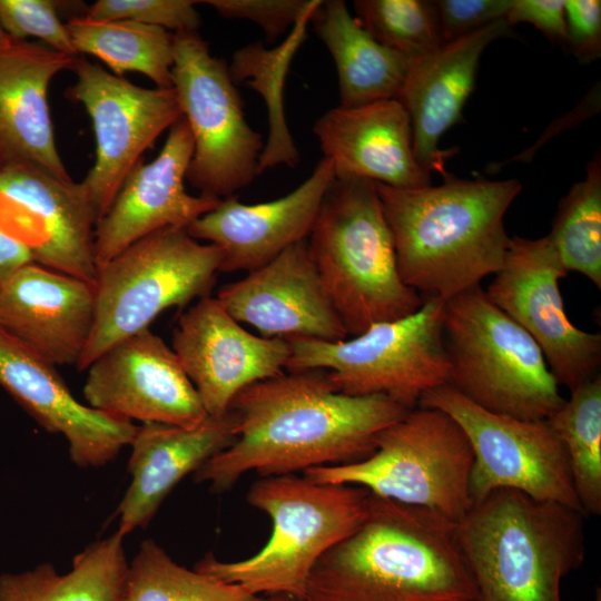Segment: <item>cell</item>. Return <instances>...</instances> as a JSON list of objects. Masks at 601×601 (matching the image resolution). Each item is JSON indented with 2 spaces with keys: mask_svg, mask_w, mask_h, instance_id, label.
Instances as JSON below:
<instances>
[{
  "mask_svg": "<svg viewBox=\"0 0 601 601\" xmlns=\"http://www.w3.org/2000/svg\"><path fill=\"white\" fill-rule=\"evenodd\" d=\"M237 439L195 472L213 491L244 474H296L372 454L378 435L410 410L385 395L339 393L325 371L282 373L240 391L229 405Z\"/></svg>",
  "mask_w": 601,
  "mask_h": 601,
  "instance_id": "6da1fadb",
  "label": "cell"
},
{
  "mask_svg": "<svg viewBox=\"0 0 601 601\" xmlns=\"http://www.w3.org/2000/svg\"><path fill=\"white\" fill-rule=\"evenodd\" d=\"M456 523L370 495L362 524L313 568L304 601H476Z\"/></svg>",
  "mask_w": 601,
  "mask_h": 601,
  "instance_id": "7a4b0ae2",
  "label": "cell"
},
{
  "mask_svg": "<svg viewBox=\"0 0 601 601\" xmlns=\"http://www.w3.org/2000/svg\"><path fill=\"white\" fill-rule=\"evenodd\" d=\"M443 177L439 186L376 189L402 280L423 298L447 300L502 268L511 239L504 215L522 185Z\"/></svg>",
  "mask_w": 601,
  "mask_h": 601,
  "instance_id": "3957f363",
  "label": "cell"
},
{
  "mask_svg": "<svg viewBox=\"0 0 601 601\" xmlns=\"http://www.w3.org/2000/svg\"><path fill=\"white\" fill-rule=\"evenodd\" d=\"M584 514L497 490L456 523L476 601H561V582L585 558Z\"/></svg>",
  "mask_w": 601,
  "mask_h": 601,
  "instance_id": "277c9868",
  "label": "cell"
},
{
  "mask_svg": "<svg viewBox=\"0 0 601 601\" xmlns=\"http://www.w3.org/2000/svg\"><path fill=\"white\" fill-rule=\"evenodd\" d=\"M307 245L348 335L403 318L422 305L423 297L400 276L376 183L335 176Z\"/></svg>",
  "mask_w": 601,
  "mask_h": 601,
  "instance_id": "5b68a950",
  "label": "cell"
},
{
  "mask_svg": "<svg viewBox=\"0 0 601 601\" xmlns=\"http://www.w3.org/2000/svg\"><path fill=\"white\" fill-rule=\"evenodd\" d=\"M370 495L359 486L319 483L305 475L262 477L252 484L246 500L272 521L266 544L238 561H220L209 552L195 570L253 594L304 599L317 561L365 520Z\"/></svg>",
  "mask_w": 601,
  "mask_h": 601,
  "instance_id": "8992f818",
  "label": "cell"
},
{
  "mask_svg": "<svg viewBox=\"0 0 601 601\" xmlns=\"http://www.w3.org/2000/svg\"><path fill=\"white\" fill-rule=\"evenodd\" d=\"M443 335L450 364L445 385L475 405L542 421L564 403L538 344L481 286L445 300Z\"/></svg>",
  "mask_w": 601,
  "mask_h": 601,
  "instance_id": "52a82bcc",
  "label": "cell"
},
{
  "mask_svg": "<svg viewBox=\"0 0 601 601\" xmlns=\"http://www.w3.org/2000/svg\"><path fill=\"white\" fill-rule=\"evenodd\" d=\"M473 461L466 434L450 415L416 406L378 435L374 452L365 459L313 467L303 475L319 483L359 486L459 523L472 508Z\"/></svg>",
  "mask_w": 601,
  "mask_h": 601,
  "instance_id": "ba28073f",
  "label": "cell"
},
{
  "mask_svg": "<svg viewBox=\"0 0 601 601\" xmlns=\"http://www.w3.org/2000/svg\"><path fill=\"white\" fill-rule=\"evenodd\" d=\"M221 257L217 246L199 243L186 228L167 227L98 266L95 324L77 370L86 371L109 347L149 328L161 312L209 296Z\"/></svg>",
  "mask_w": 601,
  "mask_h": 601,
  "instance_id": "9c48e42d",
  "label": "cell"
},
{
  "mask_svg": "<svg viewBox=\"0 0 601 601\" xmlns=\"http://www.w3.org/2000/svg\"><path fill=\"white\" fill-rule=\"evenodd\" d=\"M444 305L439 297H425L414 313L374 324L351 339L287 337L286 370H322L339 393L385 395L412 410L425 392L447 382Z\"/></svg>",
  "mask_w": 601,
  "mask_h": 601,
  "instance_id": "30bf717a",
  "label": "cell"
},
{
  "mask_svg": "<svg viewBox=\"0 0 601 601\" xmlns=\"http://www.w3.org/2000/svg\"><path fill=\"white\" fill-rule=\"evenodd\" d=\"M171 78L194 139L186 180L204 196L236 195L259 175L265 144L245 118L228 65L197 31L176 32Z\"/></svg>",
  "mask_w": 601,
  "mask_h": 601,
  "instance_id": "8fae6325",
  "label": "cell"
},
{
  "mask_svg": "<svg viewBox=\"0 0 601 601\" xmlns=\"http://www.w3.org/2000/svg\"><path fill=\"white\" fill-rule=\"evenodd\" d=\"M417 406L446 413L466 434L474 454L472 505L508 489L582 512L564 445L546 420L525 421L489 412L447 385L425 392Z\"/></svg>",
  "mask_w": 601,
  "mask_h": 601,
  "instance_id": "7c38bea8",
  "label": "cell"
},
{
  "mask_svg": "<svg viewBox=\"0 0 601 601\" xmlns=\"http://www.w3.org/2000/svg\"><path fill=\"white\" fill-rule=\"evenodd\" d=\"M566 275L548 235L513 236L485 293L534 339L559 386L572 391L600 375L601 335L570 322L559 288Z\"/></svg>",
  "mask_w": 601,
  "mask_h": 601,
  "instance_id": "4fadbf2b",
  "label": "cell"
},
{
  "mask_svg": "<svg viewBox=\"0 0 601 601\" xmlns=\"http://www.w3.org/2000/svg\"><path fill=\"white\" fill-rule=\"evenodd\" d=\"M71 70L77 78L68 96L86 108L96 138V159L81 184L99 221L142 154L183 111L174 88L136 86L86 58L77 57Z\"/></svg>",
  "mask_w": 601,
  "mask_h": 601,
  "instance_id": "5bb4252c",
  "label": "cell"
},
{
  "mask_svg": "<svg viewBox=\"0 0 601 601\" xmlns=\"http://www.w3.org/2000/svg\"><path fill=\"white\" fill-rule=\"evenodd\" d=\"M86 371L89 406L117 418L191 427L208 416L173 348L149 328L116 343Z\"/></svg>",
  "mask_w": 601,
  "mask_h": 601,
  "instance_id": "9a60e30c",
  "label": "cell"
},
{
  "mask_svg": "<svg viewBox=\"0 0 601 601\" xmlns=\"http://www.w3.org/2000/svg\"><path fill=\"white\" fill-rule=\"evenodd\" d=\"M171 348L208 415L225 413L247 386L284 373L290 356L285 338L249 333L210 296L180 314Z\"/></svg>",
  "mask_w": 601,
  "mask_h": 601,
  "instance_id": "2e32d148",
  "label": "cell"
},
{
  "mask_svg": "<svg viewBox=\"0 0 601 601\" xmlns=\"http://www.w3.org/2000/svg\"><path fill=\"white\" fill-rule=\"evenodd\" d=\"M193 152V135L183 117L169 129L157 157L150 162L141 159L131 169L96 225L97 267L157 230L167 227L187 229L218 205L220 199L194 196L185 188Z\"/></svg>",
  "mask_w": 601,
  "mask_h": 601,
  "instance_id": "e0dca14e",
  "label": "cell"
},
{
  "mask_svg": "<svg viewBox=\"0 0 601 601\" xmlns=\"http://www.w3.org/2000/svg\"><path fill=\"white\" fill-rule=\"evenodd\" d=\"M238 322L260 336L326 342L348 334L323 285L307 239L298 242L244 278L224 285L216 297Z\"/></svg>",
  "mask_w": 601,
  "mask_h": 601,
  "instance_id": "ac0fdd59",
  "label": "cell"
},
{
  "mask_svg": "<svg viewBox=\"0 0 601 601\" xmlns=\"http://www.w3.org/2000/svg\"><path fill=\"white\" fill-rule=\"evenodd\" d=\"M334 178L332 161L323 157L311 176L287 195L256 204H243L237 195L220 199L187 231L221 250L219 273H249L308 238Z\"/></svg>",
  "mask_w": 601,
  "mask_h": 601,
  "instance_id": "d6986e66",
  "label": "cell"
},
{
  "mask_svg": "<svg viewBox=\"0 0 601 601\" xmlns=\"http://www.w3.org/2000/svg\"><path fill=\"white\" fill-rule=\"evenodd\" d=\"M0 385L49 433L62 435L71 461L101 466L130 445L138 426L81 404L63 378L0 328Z\"/></svg>",
  "mask_w": 601,
  "mask_h": 601,
  "instance_id": "ffe728a7",
  "label": "cell"
},
{
  "mask_svg": "<svg viewBox=\"0 0 601 601\" xmlns=\"http://www.w3.org/2000/svg\"><path fill=\"white\" fill-rule=\"evenodd\" d=\"M95 313L93 284L35 262L0 285V328L53 366L78 364Z\"/></svg>",
  "mask_w": 601,
  "mask_h": 601,
  "instance_id": "44dd1931",
  "label": "cell"
},
{
  "mask_svg": "<svg viewBox=\"0 0 601 601\" xmlns=\"http://www.w3.org/2000/svg\"><path fill=\"white\" fill-rule=\"evenodd\" d=\"M0 195L31 217L35 263L93 284L98 215L81 181L29 164H2Z\"/></svg>",
  "mask_w": 601,
  "mask_h": 601,
  "instance_id": "7402d4cb",
  "label": "cell"
},
{
  "mask_svg": "<svg viewBox=\"0 0 601 601\" xmlns=\"http://www.w3.org/2000/svg\"><path fill=\"white\" fill-rule=\"evenodd\" d=\"M509 31V23L501 19L411 60L396 100L411 121L415 158L428 173L439 171L445 176L449 154L440 148V140L462 120V110L474 89L485 48Z\"/></svg>",
  "mask_w": 601,
  "mask_h": 601,
  "instance_id": "603a6c76",
  "label": "cell"
},
{
  "mask_svg": "<svg viewBox=\"0 0 601 601\" xmlns=\"http://www.w3.org/2000/svg\"><path fill=\"white\" fill-rule=\"evenodd\" d=\"M335 176H355L394 188L431 185L416 160L408 115L396 99L327 110L313 127Z\"/></svg>",
  "mask_w": 601,
  "mask_h": 601,
  "instance_id": "cb8c5ba5",
  "label": "cell"
},
{
  "mask_svg": "<svg viewBox=\"0 0 601 601\" xmlns=\"http://www.w3.org/2000/svg\"><path fill=\"white\" fill-rule=\"evenodd\" d=\"M77 57L42 42L9 38L0 45V157L3 164H29L59 179L71 180L55 141L48 89L57 73L72 68Z\"/></svg>",
  "mask_w": 601,
  "mask_h": 601,
  "instance_id": "d4e9b609",
  "label": "cell"
},
{
  "mask_svg": "<svg viewBox=\"0 0 601 601\" xmlns=\"http://www.w3.org/2000/svg\"><path fill=\"white\" fill-rule=\"evenodd\" d=\"M237 439V418L228 408L208 415L201 423L183 427L144 423L130 443L128 471L131 483L119 506V532L122 536L148 525L170 491L189 473Z\"/></svg>",
  "mask_w": 601,
  "mask_h": 601,
  "instance_id": "484cf974",
  "label": "cell"
},
{
  "mask_svg": "<svg viewBox=\"0 0 601 601\" xmlns=\"http://www.w3.org/2000/svg\"><path fill=\"white\" fill-rule=\"evenodd\" d=\"M338 77L342 107L396 99L411 60L375 40L343 0L321 1L312 20Z\"/></svg>",
  "mask_w": 601,
  "mask_h": 601,
  "instance_id": "4316f807",
  "label": "cell"
},
{
  "mask_svg": "<svg viewBox=\"0 0 601 601\" xmlns=\"http://www.w3.org/2000/svg\"><path fill=\"white\" fill-rule=\"evenodd\" d=\"M119 532L89 544L60 574L43 563L0 575V601H122L129 563Z\"/></svg>",
  "mask_w": 601,
  "mask_h": 601,
  "instance_id": "83f0119b",
  "label": "cell"
},
{
  "mask_svg": "<svg viewBox=\"0 0 601 601\" xmlns=\"http://www.w3.org/2000/svg\"><path fill=\"white\" fill-rule=\"evenodd\" d=\"M77 53L101 60L114 75L136 71L157 88H173L174 33L131 20L93 19L85 13L66 23Z\"/></svg>",
  "mask_w": 601,
  "mask_h": 601,
  "instance_id": "f1b7e54d",
  "label": "cell"
},
{
  "mask_svg": "<svg viewBox=\"0 0 601 601\" xmlns=\"http://www.w3.org/2000/svg\"><path fill=\"white\" fill-rule=\"evenodd\" d=\"M546 421L564 445L573 487L585 516L601 514V377L570 391Z\"/></svg>",
  "mask_w": 601,
  "mask_h": 601,
  "instance_id": "f546056e",
  "label": "cell"
},
{
  "mask_svg": "<svg viewBox=\"0 0 601 601\" xmlns=\"http://www.w3.org/2000/svg\"><path fill=\"white\" fill-rule=\"evenodd\" d=\"M122 601H270L237 584L178 564L155 541L129 563Z\"/></svg>",
  "mask_w": 601,
  "mask_h": 601,
  "instance_id": "4dcf8cb0",
  "label": "cell"
},
{
  "mask_svg": "<svg viewBox=\"0 0 601 601\" xmlns=\"http://www.w3.org/2000/svg\"><path fill=\"white\" fill-rule=\"evenodd\" d=\"M563 266L601 288V156L587 165L585 178L560 199L548 235Z\"/></svg>",
  "mask_w": 601,
  "mask_h": 601,
  "instance_id": "1f68e13d",
  "label": "cell"
},
{
  "mask_svg": "<svg viewBox=\"0 0 601 601\" xmlns=\"http://www.w3.org/2000/svg\"><path fill=\"white\" fill-rule=\"evenodd\" d=\"M354 9L357 21L375 40L410 60L444 43L433 1L356 0Z\"/></svg>",
  "mask_w": 601,
  "mask_h": 601,
  "instance_id": "d6a6232c",
  "label": "cell"
},
{
  "mask_svg": "<svg viewBox=\"0 0 601 601\" xmlns=\"http://www.w3.org/2000/svg\"><path fill=\"white\" fill-rule=\"evenodd\" d=\"M51 0H0V21L7 36L14 40L35 37L48 47L77 57L65 23Z\"/></svg>",
  "mask_w": 601,
  "mask_h": 601,
  "instance_id": "836d02e7",
  "label": "cell"
},
{
  "mask_svg": "<svg viewBox=\"0 0 601 601\" xmlns=\"http://www.w3.org/2000/svg\"><path fill=\"white\" fill-rule=\"evenodd\" d=\"M193 0H98L86 16L93 19L131 20L171 30L197 31L200 16Z\"/></svg>",
  "mask_w": 601,
  "mask_h": 601,
  "instance_id": "e575fe53",
  "label": "cell"
},
{
  "mask_svg": "<svg viewBox=\"0 0 601 601\" xmlns=\"http://www.w3.org/2000/svg\"><path fill=\"white\" fill-rule=\"evenodd\" d=\"M205 3L226 19H246L258 24L272 42L305 14L316 10L321 0H206Z\"/></svg>",
  "mask_w": 601,
  "mask_h": 601,
  "instance_id": "d590c367",
  "label": "cell"
},
{
  "mask_svg": "<svg viewBox=\"0 0 601 601\" xmlns=\"http://www.w3.org/2000/svg\"><path fill=\"white\" fill-rule=\"evenodd\" d=\"M513 0L433 1L444 42L464 37L504 19Z\"/></svg>",
  "mask_w": 601,
  "mask_h": 601,
  "instance_id": "8d00e7d4",
  "label": "cell"
},
{
  "mask_svg": "<svg viewBox=\"0 0 601 601\" xmlns=\"http://www.w3.org/2000/svg\"><path fill=\"white\" fill-rule=\"evenodd\" d=\"M566 43L584 63L601 56V1L564 0Z\"/></svg>",
  "mask_w": 601,
  "mask_h": 601,
  "instance_id": "74e56055",
  "label": "cell"
},
{
  "mask_svg": "<svg viewBox=\"0 0 601 601\" xmlns=\"http://www.w3.org/2000/svg\"><path fill=\"white\" fill-rule=\"evenodd\" d=\"M504 19L509 26L530 23L551 41L566 43L564 0H513Z\"/></svg>",
  "mask_w": 601,
  "mask_h": 601,
  "instance_id": "f35d334b",
  "label": "cell"
},
{
  "mask_svg": "<svg viewBox=\"0 0 601 601\" xmlns=\"http://www.w3.org/2000/svg\"><path fill=\"white\" fill-rule=\"evenodd\" d=\"M33 262L29 247L0 227V285L19 267Z\"/></svg>",
  "mask_w": 601,
  "mask_h": 601,
  "instance_id": "ab89813d",
  "label": "cell"
},
{
  "mask_svg": "<svg viewBox=\"0 0 601 601\" xmlns=\"http://www.w3.org/2000/svg\"><path fill=\"white\" fill-rule=\"evenodd\" d=\"M269 599L270 601H304V599L284 594L272 595Z\"/></svg>",
  "mask_w": 601,
  "mask_h": 601,
  "instance_id": "60d3db41",
  "label": "cell"
},
{
  "mask_svg": "<svg viewBox=\"0 0 601 601\" xmlns=\"http://www.w3.org/2000/svg\"><path fill=\"white\" fill-rule=\"evenodd\" d=\"M8 40H9V37L4 32V30L2 28V24H1V21H0V45L4 43Z\"/></svg>",
  "mask_w": 601,
  "mask_h": 601,
  "instance_id": "b9f144b4",
  "label": "cell"
},
{
  "mask_svg": "<svg viewBox=\"0 0 601 601\" xmlns=\"http://www.w3.org/2000/svg\"><path fill=\"white\" fill-rule=\"evenodd\" d=\"M594 601H601V590H600V588L595 589Z\"/></svg>",
  "mask_w": 601,
  "mask_h": 601,
  "instance_id": "7bdbcfd3",
  "label": "cell"
},
{
  "mask_svg": "<svg viewBox=\"0 0 601 601\" xmlns=\"http://www.w3.org/2000/svg\"><path fill=\"white\" fill-rule=\"evenodd\" d=\"M2 164H3V162H2V159H1V157H0V169H1V167H2Z\"/></svg>",
  "mask_w": 601,
  "mask_h": 601,
  "instance_id": "ee69618b",
  "label": "cell"
}]
</instances>
